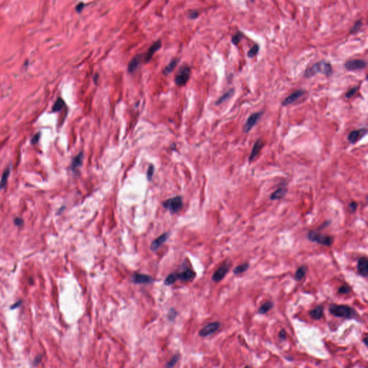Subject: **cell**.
<instances>
[{
    "label": "cell",
    "mask_w": 368,
    "mask_h": 368,
    "mask_svg": "<svg viewBox=\"0 0 368 368\" xmlns=\"http://www.w3.org/2000/svg\"><path fill=\"white\" fill-rule=\"evenodd\" d=\"M263 145L264 143L261 139H258L256 142H255L254 145H253L252 151H251V154L249 159V161L250 162L254 161V160L256 158L257 155L260 154L262 147H263Z\"/></svg>",
    "instance_id": "16"
},
{
    "label": "cell",
    "mask_w": 368,
    "mask_h": 368,
    "mask_svg": "<svg viewBox=\"0 0 368 368\" xmlns=\"http://www.w3.org/2000/svg\"><path fill=\"white\" fill-rule=\"evenodd\" d=\"M234 94H235V89H234V88H231L230 90H229L227 92H226L225 94H224L221 97H219V99H217V101L216 102V104L219 105L223 103V102L227 101V100L230 99L231 97H232Z\"/></svg>",
    "instance_id": "22"
},
{
    "label": "cell",
    "mask_w": 368,
    "mask_h": 368,
    "mask_svg": "<svg viewBox=\"0 0 368 368\" xmlns=\"http://www.w3.org/2000/svg\"><path fill=\"white\" fill-rule=\"evenodd\" d=\"M306 271H307V267L306 265H301V266H300L297 269V271H296V273H295V276L294 278L296 281H301L302 280V279L304 278V277L306 276Z\"/></svg>",
    "instance_id": "21"
},
{
    "label": "cell",
    "mask_w": 368,
    "mask_h": 368,
    "mask_svg": "<svg viewBox=\"0 0 368 368\" xmlns=\"http://www.w3.org/2000/svg\"><path fill=\"white\" fill-rule=\"evenodd\" d=\"M278 336H279V339H281V340H285L287 337V335H286V331L285 329H281L279 332V334H278Z\"/></svg>",
    "instance_id": "37"
},
{
    "label": "cell",
    "mask_w": 368,
    "mask_h": 368,
    "mask_svg": "<svg viewBox=\"0 0 368 368\" xmlns=\"http://www.w3.org/2000/svg\"><path fill=\"white\" fill-rule=\"evenodd\" d=\"M194 276L195 272L190 269H187L181 272H173L166 278L164 284L166 286H171L178 280L187 282L193 279Z\"/></svg>",
    "instance_id": "3"
},
{
    "label": "cell",
    "mask_w": 368,
    "mask_h": 368,
    "mask_svg": "<svg viewBox=\"0 0 368 368\" xmlns=\"http://www.w3.org/2000/svg\"><path fill=\"white\" fill-rule=\"evenodd\" d=\"M258 51H259V45H255L254 46L248 51L247 56L249 57V58H253V57H255L257 54Z\"/></svg>",
    "instance_id": "29"
},
{
    "label": "cell",
    "mask_w": 368,
    "mask_h": 368,
    "mask_svg": "<svg viewBox=\"0 0 368 368\" xmlns=\"http://www.w3.org/2000/svg\"><path fill=\"white\" fill-rule=\"evenodd\" d=\"M131 279L135 283H150L153 281V279L150 276L140 273H135Z\"/></svg>",
    "instance_id": "14"
},
{
    "label": "cell",
    "mask_w": 368,
    "mask_h": 368,
    "mask_svg": "<svg viewBox=\"0 0 368 368\" xmlns=\"http://www.w3.org/2000/svg\"><path fill=\"white\" fill-rule=\"evenodd\" d=\"M361 26H362V22H361V20H359V21H357V22H356L355 25H354V27L350 30V33H355L356 32H357V31L359 30L360 28L361 27Z\"/></svg>",
    "instance_id": "34"
},
{
    "label": "cell",
    "mask_w": 368,
    "mask_h": 368,
    "mask_svg": "<svg viewBox=\"0 0 368 368\" xmlns=\"http://www.w3.org/2000/svg\"><path fill=\"white\" fill-rule=\"evenodd\" d=\"M168 236H169V234L168 232L162 234L161 236H160L159 237L155 239L153 242H152L151 246H150V249H151L152 251H156V250H158V248L161 247L162 244H164L165 242H166V240H168Z\"/></svg>",
    "instance_id": "17"
},
{
    "label": "cell",
    "mask_w": 368,
    "mask_h": 368,
    "mask_svg": "<svg viewBox=\"0 0 368 368\" xmlns=\"http://www.w3.org/2000/svg\"><path fill=\"white\" fill-rule=\"evenodd\" d=\"M191 76V69L188 66H184L181 68L179 72L176 76L175 81L177 85L184 86L187 83Z\"/></svg>",
    "instance_id": "7"
},
{
    "label": "cell",
    "mask_w": 368,
    "mask_h": 368,
    "mask_svg": "<svg viewBox=\"0 0 368 368\" xmlns=\"http://www.w3.org/2000/svg\"><path fill=\"white\" fill-rule=\"evenodd\" d=\"M64 106H65V102L61 98H58L56 100V102H55L53 107H52V112H56L61 111L63 108Z\"/></svg>",
    "instance_id": "26"
},
{
    "label": "cell",
    "mask_w": 368,
    "mask_h": 368,
    "mask_svg": "<svg viewBox=\"0 0 368 368\" xmlns=\"http://www.w3.org/2000/svg\"><path fill=\"white\" fill-rule=\"evenodd\" d=\"M358 272L364 278L368 276V260L366 257H360L357 262Z\"/></svg>",
    "instance_id": "12"
},
{
    "label": "cell",
    "mask_w": 368,
    "mask_h": 368,
    "mask_svg": "<svg viewBox=\"0 0 368 368\" xmlns=\"http://www.w3.org/2000/svg\"><path fill=\"white\" fill-rule=\"evenodd\" d=\"M14 222H15V225L18 226H22L24 223L23 220L21 218H15V220H14Z\"/></svg>",
    "instance_id": "40"
},
{
    "label": "cell",
    "mask_w": 368,
    "mask_h": 368,
    "mask_svg": "<svg viewBox=\"0 0 368 368\" xmlns=\"http://www.w3.org/2000/svg\"><path fill=\"white\" fill-rule=\"evenodd\" d=\"M83 155L82 152H81V153H79L78 155H76V156L73 158L72 163H71V168H72L73 171H76V170H77L81 166V164H82Z\"/></svg>",
    "instance_id": "23"
},
{
    "label": "cell",
    "mask_w": 368,
    "mask_h": 368,
    "mask_svg": "<svg viewBox=\"0 0 368 368\" xmlns=\"http://www.w3.org/2000/svg\"><path fill=\"white\" fill-rule=\"evenodd\" d=\"M287 192H288L287 188L280 187L272 193V194L271 195V196H270V199L272 201L282 199L283 198L286 196V195L287 194Z\"/></svg>",
    "instance_id": "19"
},
{
    "label": "cell",
    "mask_w": 368,
    "mask_h": 368,
    "mask_svg": "<svg viewBox=\"0 0 368 368\" xmlns=\"http://www.w3.org/2000/svg\"><path fill=\"white\" fill-rule=\"evenodd\" d=\"M318 73H322L326 76H330L333 73L331 65L326 61L318 62L305 71L304 76L306 78H311Z\"/></svg>",
    "instance_id": "1"
},
{
    "label": "cell",
    "mask_w": 368,
    "mask_h": 368,
    "mask_svg": "<svg viewBox=\"0 0 368 368\" xmlns=\"http://www.w3.org/2000/svg\"><path fill=\"white\" fill-rule=\"evenodd\" d=\"M230 267L231 262L229 260H226V261L223 262L221 266L214 273L213 276H212V281L216 282V283L221 281L225 277L226 275L227 274Z\"/></svg>",
    "instance_id": "6"
},
{
    "label": "cell",
    "mask_w": 368,
    "mask_h": 368,
    "mask_svg": "<svg viewBox=\"0 0 368 368\" xmlns=\"http://www.w3.org/2000/svg\"><path fill=\"white\" fill-rule=\"evenodd\" d=\"M273 305V303L272 301H269L265 302L259 308V309H258V313H259L260 314H266V313L268 312L270 310H271L272 309Z\"/></svg>",
    "instance_id": "24"
},
{
    "label": "cell",
    "mask_w": 368,
    "mask_h": 368,
    "mask_svg": "<svg viewBox=\"0 0 368 368\" xmlns=\"http://www.w3.org/2000/svg\"><path fill=\"white\" fill-rule=\"evenodd\" d=\"M153 173H154V166H150L149 168H148L147 170V178L149 180L151 179V178L153 176Z\"/></svg>",
    "instance_id": "36"
},
{
    "label": "cell",
    "mask_w": 368,
    "mask_h": 368,
    "mask_svg": "<svg viewBox=\"0 0 368 368\" xmlns=\"http://www.w3.org/2000/svg\"><path fill=\"white\" fill-rule=\"evenodd\" d=\"M329 312L336 317L345 318V319H352L356 316V312L352 307L346 305L331 304L329 306Z\"/></svg>",
    "instance_id": "2"
},
{
    "label": "cell",
    "mask_w": 368,
    "mask_h": 368,
    "mask_svg": "<svg viewBox=\"0 0 368 368\" xmlns=\"http://www.w3.org/2000/svg\"><path fill=\"white\" fill-rule=\"evenodd\" d=\"M308 239L310 241L316 242L326 247H329L334 242V237L330 235L319 232L318 231L311 230L308 233Z\"/></svg>",
    "instance_id": "4"
},
{
    "label": "cell",
    "mask_w": 368,
    "mask_h": 368,
    "mask_svg": "<svg viewBox=\"0 0 368 368\" xmlns=\"http://www.w3.org/2000/svg\"><path fill=\"white\" fill-rule=\"evenodd\" d=\"M304 94L305 92L303 90L296 91V92L292 93V94L289 95L288 97H286V99L283 100L282 105H283V106H288V105L293 104V102H296L298 99H299V98L301 97L303 95H304Z\"/></svg>",
    "instance_id": "13"
},
{
    "label": "cell",
    "mask_w": 368,
    "mask_h": 368,
    "mask_svg": "<svg viewBox=\"0 0 368 368\" xmlns=\"http://www.w3.org/2000/svg\"><path fill=\"white\" fill-rule=\"evenodd\" d=\"M142 57V55H137V56H135L132 60H131L130 62L128 64L129 72L133 73L134 71L137 70V68H138V66H140V64L141 63Z\"/></svg>",
    "instance_id": "20"
},
{
    "label": "cell",
    "mask_w": 368,
    "mask_h": 368,
    "mask_svg": "<svg viewBox=\"0 0 368 368\" xmlns=\"http://www.w3.org/2000/svg\"><path fill=\"white\" fill-rule=\"evenodd\" d=\"M9 176V170L7 169L4 172V173L2 174V176L1 181H0V188H4V187H5L7 182Z\"/></svg>",
    "instance_id": "28"
},
{
    "label": "cell",
    "mask_w": 368,
    "mask_h": 368,
    "mask_svg": "<svg viewBox=\"0 0 368 368\" xmlns=\"http://www.w3.org/2000/svg\"><path fill=\"white\" fill-rule=\"evenodd\" d=\"M309 315L311 319L314 320L321 319L324 316V307L323 306L319 305L315 307L314 309L310 311Z\"/></svg>",
    "instance_id": "18"
},
{
    "label": "cell",
    "mask_w": 368,
    "mask_h": 368,
    "mask_svg": "<svg viewBox=\"0 0 368 368\" xmlns=\"http://www.w3.org/2000/svg\"><path fill=\"white\" fill-rule=\"evenodd\" d=\"M262 114H263V112H260L251 114L249 117H248L247 120L246 121L245 126H244V132L246 133L249 132L250 131L252 130L253 127L256 125L257 121L259 120L260 117L262 115Z\"/></svg>",
    "instance_id": "10"
},
{
    "label": "cell",
    "mask_w": 368,
    "mask_h": 368,
    "mask_svg": "<svg viewBox=\"0 0 368 368\" xmlns=\"http://www.w3.org/2000/svg\"><path fill=\"white\" fill-rule=\"evenodd\" d=\"M189 17H190V18H191V19H196L199 17V13H198L197 12H195V11L191 12L190 14H189Z\"/></svg>",
    "instance_id": "42"
},
{
    "label": "cell",
    "mask_w": 368,
    "mask_h": 368,
    "mask_svg": "<svg viewBox=\"0 0 368 368\" xmlns=\"http://www.w3.org/2000/svg\"><path fill=\"white\" fill-rule=\"evenodd\" d=\"M178 63V59H173V61H172L171 63H170L168 66H167L166 68L164 69V73L167 74V73H171L172 71L174 70V68H176V66H177V64Z\"/></svg>",
    "instance_id": "27"
},
{
    "label": "cell",
    "mask_w": 368,
    "mask_h": 368,
    "mask_svg": "<svg viewBox=\"0 0 368 368\" xmlns=\"http://www.w3.org/2000/svg\"><path fill=\"white\" fill-rule=\"evenodd\" d=\"M357 203H356L355 201H352L349 204V209H350V211L352 212V213H354V212H355L356 210H357Z\"/></svg>",
    "instance_id": "35"
},
{
    "label": "cell",
    "mask_w": 368,
    "mask_h": 368,
    "mask_svg": "<svg viewBox=\"0 0 368 368\" xmlns=\"http://www.w3.org/2000/svg\"><path fill=\"white\" fill-rule=\"evenodd\" d=\"M163 206L173 213H176L183 206V200L181 196H176L165 201Z\"/></svg>",
    "instance_id": "5"
},
{
    "label": "cell",
    "mask_w": 368,
    "mask_h": 368,
    "mask_svg": "<svg viewBox=\"0 0 368 368\" xmlns=\"http://www.w3.org/2000/svg\"><path fill=\"white\" fill-rule=\"evenodd\" d=\"M83 8H84V4H83V2H81V3L78 4L77 7H76V10H77L78 12H81L83 10Z\"/></svg>",
    "instance_id": "41"
},
{
    "label": "cell",
    "mask_w": 368,
    "mask_h": 368,
    "mask_svg": "<svg viewBox=\"0 0 368 368\" xmlns=\"http://www.w3.org/2000/svg\"><path fill=\"white\" fill-rule=\"evenodd\" d=\"M21 303H22V301H18V302L15 303V304H14L13 306H11V309H16L17 307L20 306V304H21Z\"/></svg>",
    "instance_id": "44"
},
{
    "label": "cell",
    "mask_w": 368,
    "mask_h": 368,
    "mask_svg": "<svg viewBox=\"0 0 368 368\" xmlns=\"http://www.w3.org/2000/svg\"><path fill=\"white\" fill-rule=\"evenodd\" d=\"M179 357H180V356H179V355H176L173 358H172V360L171 361H170V362L168 363V364H167L166 366L167 367H173L174 365H175L176 364L177 362H178V361L179 358H180Z\"/></svg>",
    "instance_id": "33"
},
{
    "label": "cell",
    "mask_w": 368,
    "mask_h": 368,
    "mask_svg": "<svg viewBox=\"0 0 368 368\" xmlns=\"http://www.w3.org/2000/svg\"><path fill=\"white\" fill-rule=\"evenodd\" d=\"M242 37H243L242 33H241L240 32H236V34L232 37V38H231V42H232V43L235 45H237L239 44V42H240V40L242 38Z\"/></svg>",
    "instance_id": "31"
},
{
    "label": "cell",
    "mask_w": 368,
    "mask_h": 368,
    "mask_svg": "<svg viewBox=\"0 0 368 368\" xmlns=\"http://www.w3.org/2000/svg\"><path fill=\"white\" fill-rule=\"evenodd\" d=\"M221 326V324L218 321H215V322H212V323H210L209 324H207L206 326H205L204 328H202L201 329L200 331H199V335L201 336H203V337H206V336H209L210 335H211V334H214L215 332L217 331L220 328Z\"/></svg>",
    "instance_id": "8"
},
{
    "label": "cell",
    "mask_w": 368,
    "mask_h": 368,
    "mask_svg": "<svg viewBox=\"0 0 368 368\" xmlns=\"http://www.w3.org/2000/svg\"><path fill=\"white\" fill-rule=\"evenodd\" d=\"M357 89H358V88H357V87H353V88H351V89H350V91H349V92H348L347 93H346V94H345V97H346V98H348V99H350V98H352V97L355 96V94H356V93H357Z\"/></svg>",
    "instance_id": "32"
},
{
    "label": "cell",
    "mask_w": 368,
    "mask_h": 368,
    "mask_svg": "<svg viewBox=\"0 0 368 368\" xmlns=\"http://www.w3.org/2000/svg\"><path fill=\"white\" fill-rule=\"evenodd\" d=\"M330 222H331L330 221H325L324 223H323V224H321V226H320V227L319 228V229H323V228H324V227H326V226H327L329 225V224H330Z\"/></svg>",
    "instance_id": "43"
},
{
    "label": "cell",
    "mask_w": 368,
    "mask_h": 368,
    "mask_svg": "<svg viewBox=\"0 0 368 368\" xmlns=\"http://www.w3.org/2000/svg\"><path fill=\"white\" fill-rule=\"evenodd\" d=\"M367 336H365V337L364 339H363V341H364L365 344V345H366V346H367Z\"/></svg>",
    "instance_id": "46"
},
{
    "label": "cell",
    "mask_w": 368,
    "mask_h": 368,
    "mask_svg": "<svg viewBox=\"0 0 368 368\" xmlns=\"http://www.w3.org/2000/svg\"><path fill=\"white\" fill-rule=\"evenodd\" d=\"M249 267H250L249 263H247V262H245V263L238 265V266H236L235 268H234L233 273L235 275L242 274V273H243V272L247 271V270L249 269Z\"/></svg>",
    "instance_id": "25"
},
{
    "label": "cell",
    "mask_w": 368,
    "mask_h": 368,
    "mask_svg": "<svg viewBox=\"0 0 368 368\" xmlns=\"http://www.w3.org/2000/svg\"><path fill=\"white\" fill-rule=\"evenodd\" d=\"M345 66L348 71H354L365 68L367 66V63L363 60L354 59L346 62Z\"/></svg>",
    "instance_id": "9"
},
{
    "label": "cell",
    "mask_w": 368,
    "mask_h": 368,
    "mask_svg": "<svg viewBox=\"0 0 368 368\" xmlns=\"http://www.w3.org/2000/svg\"><path fill=\"white\" fill-rule=\"evenodd\" d=\"M176 311L174 309H172L171 311H170L169 314H168L169 319L170 320H173L176 318Z\"/></svg>",
    "instance_id": "38"
},
{
    "label": "cell",
    "mask_w": 368,
    "mask_h": 368,
    "mask_svg": "<svg viewBox=\"0 0 368 368\" xmlns=\"http://www.w3.org/2000/svg\"><path fill=\"white\" fill-rule=\"evenodd\" d=\"M40 133H37L36 135H35L34 136H33V137L32 138V144H36V143H37L38 141H39V140H40Z\"/></svg>",
    "instance_id": "39"
},
{
    "label": "cell",
    "mask_w": 368,
    "mask_h": 368,
    "mask_svg": "<svg viewBox=\"0 0 368 368\" xmlns=\"http://www.w3.org/2000/svg\"><path fill=\"white\" fill-rule=\"evenodd\" d=\"M367 132V129H360L358 130H353L352 132L349 133L348 135V140L349 142L352 144L357 142L360 140L364 137Z\"/></svg>",
    "instance_id": "11"
},
{
    "label": "cell",
    "mask_w": 368,
    "mask_h": 368,
    "mask_svg": "<svg viewBox=\"0 0 368 368\" xmlns=\"http://www.w3.org/2000/svg\"><path fill=\"white\" fill-rule=\"evenodd\" d=\"M40 360H41V357L40 356H38L36 358H35V360L34 361V365H37L38 363L40 362Z\"/></svg>",
    "instance_id": "45"
},
{
    "label": "cell",
    "mask_w": 368,
    "mask_h": 368,
    "mask_svg": "<svg viewBox=\"0 0 368 368\" xmlns=\"http://www.w3.org/2000/svg\"><path fill=\"white\" fill-rule=\"evenodd\" d=\"M351 291H352V289H351L350 286L346 285V284H345V285L340 286V288L338 290V293H341V294H348V293L351 292Z\"/></svg>",
    "instance_id": "30"
},
{
    "label": "cell",
    "mask_w": 368,
    "mask_h": 368,
    "mask_svg": "<svg viewBox=\"0 0 368 368\" xmlns=\"http://www.w3.org/2000/svg\"><path fill=\"white\" fill-rule=\"evenodd\" d=\"M161 40H157L155 42V43L152 44L151 46L150 47V48L148 49V51L147 52L146 55H145V61L147 63V62H149L150 60L152 59V56H154V54L155 53V52L158 51V50L161 47Z\"/></svg>",
    "instance_id": "15"
}]
</instances>
